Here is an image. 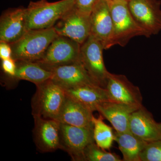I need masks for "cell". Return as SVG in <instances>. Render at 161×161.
<instances>
[{
  "label": "cell",
  "instance_id": "cell-17",
  "mask_svg": "<svg viewBox=\"0 0 161 161\" xmlns=\"http://www.w3.org/2000/svg\"><path fill=\"white\" fill-rule=\"evenodd\" d=\"M93 112L85 106L66 95L57 121L60 123L74 126L93 128Z\"/></svg>",
  "mask_w": 161,
  "mask_h": 161
},
{
  "label": "cell",
  "instance_id": "cell-5",
  "mask_svg": "<svg viewBox=\"0 0 161 161\" xmlns=\"http://www.w3.org/2000/svg\"><path fill=\"white\" fill-rule=\"evenodd\" d=\"M103 49L102 43L90 35L80 44V60L95 83L105 88L110 72L104 63Z\"/></svg>",
  "mask_w": 161,
  "mask_h": 161
},
{
  "label": "cell",
  "instance_id": "cell-22",
  "mask_svg": "<svg viewBox=\"0 0 161 161\" xmlns=\"http://www.w3.org/2000/svg\"><path fill=\"white\" fill-rule=\"evenodd\" d=\"M84 161H122L123 160L114 153L106 152L94 142L90 145L85 151Z\"/></svg>",
  "mask_w": 161,
  "mask_h": 161
},
{
  "label": "cell",
  "instance_id": "cell-1",
  "mask_svg": "<svg viewBox=\"0 0 161 161\" xmlns=\"http://www.w3.org/2000/svg\"><path fill=\"white\" fill-rule=\"evenodd\" d=\"M107 1L113 22L112 47L115 45L125 46L131 39L138 36L150 37V35L132 16L128 2L124 0Z\"/></svg>",
  "mask_w": 161,
  "mask_h": 161
},
{
  "label": "cell",
  "instance_id": "cell-19",
  "mask_svg": "<svg viewBox=\"0 0 161 161\" xmlns=\"http://www.w3.org/2000/svg\"><path fill=\"white\" fill-rule=\"evenodd\" d=\"M114 141L118 144L119 148L125 161H141L142 152L149 142L138 138L130 131L114 133Z\"/></svg>",
  "mask_w": 161,
  "mask_h": 161
},
{
  "label": "cell",
  "instance_id": "cell-3",
  "mask_svg": "<svg viewBox=\"0 0 161 161\" xmlns=\"http://www.w3.org/2000/svg\"><path fill=\"white\" fill-rule=\"evenodd\" d=\"M75 0L50 3L46 0L31 2L26 8L27 30L51 28L73 7Z\"/></svg>",
  "mask_w": 161,
  "mask_h": 161
},
{
  "label": "cell",
  "instance_id": "cell-27",
  "mask_svg": "<svg viewBox=\"0 0 161 161\" xmlns=\"http://www.w3.org/2000/svg\"><path fill=\"white\" fill-rule=\"evenodd\" d=\"M124 1H127V2H129V1H130V0H124Z\"/></svg>",
  "mask_w": 161,
  "mask_h": 161
},
{
  "label": "cell",
  "instance_id": "cell-26",
  "mask_svg": "<svg viewBox=\"0 0 161 161\" xmlns=\"http://www.w3.org/2000/svg\"><path fill=\"white\" fill-rule=\"evenodd\" d=\"M0 58L1 60L12 58V49L10 44L0 41Z\"/></svg>",
  "mask_w": 161,
  "mask_h": 161
},
{
  "label": "cell",
  "instance_id": "cell-14",
  "mask_svg": "<svg viewBox=\"0 0 161 161\" xmlns=\"http://www.w3.org/2000/svg\"><path fill=\"white\" fill-rule=\"evenodd\" d=\"M27 31L26 8H11L3 13L0 18V41L14 43Z\"/></svg>",
  "mask_w": 161,
  "mask_h": 161
},
{
  "label": "cell",
  "instance_id": "cell-28",
  "mask_svg": "<svg viewBox=\"0 0 161 161\" xmlns=\"http://www.w3.org/2000/svg\"><path fill=\"white\" fill-rule=\"evenodd\" d=\"M107 1H109V0H107Z\"/></svg>",
  "mask_w": 161,
  "mask_h": 161
},
{
  "label": "cell",
  "instance_id": "cell-25",
  "mask_svg": "<svg viewBox=\"0 0 161 161\" xmlns=\"http://www.w3.org/2000/svg\"><path fill=\"white\" fill-rule=\"evenodd\" d=\"M2 69L10 78H12L15 74L16 64L15 60L12 58L2 60Z\"/></svg>",
  "mask_w": 161,
  "mask_h": 161
},
{
  "label": "cell",
  "instance_id": "cell-7",
  "mask_svg": "<svg viewBox=\"0 0 161 161\" xmlns=\"http://www.w3.org/2000/svg\"><path fill=\"white\" fill-rule=\"evenodd\" d=\"M80 44L58 35L53 40L43 57L37 63L41 66H55L80 61Z\"/></svg>",
  "mask_w": 161,
  "mask_h": 161
},
{
  "label": "cell",
  "instance_id": "cell-12",
  "mask_svg": "<svg viewBox=\"0 0 161 161\" xmlns=\"http://www.w3.org/2000/svg\"><path fill=\"white\" fill-rule=\"evenodd\" d=\"M110 100L142 107V97L138 87L123 75L109 73L105 87Z\"/></svg>",
  "mask_w": 161,
  "mask_h": 161
},
{
  "label": "cell",
  "instance_id": "cell-18",
  "mask_svg": "<svg viewBox=\"0 0 161 161\" xmlns=\"http://www.w3.org/2000/svg\"><path fill=\"white\" fill-rule=\"evenodd\" d=\"M64 91L68 96L93 112L96 111L98 106L110 101L106 89L96 84L85 85Z\"/></svg>",
  "mask_w": 161,
  "mask_h": 161
},
{
  "label": "cell",
  "instance_id": "cell-8",
  "mask_svg": "<svg viewBox=\"0 0 161 161\" xmlns=\"http://www.w3.org/2000/svg\"><path fill=\"white\" fill-rule=\"evenodd\" d=\"M90 16L73 6L53 27L58 35L67 37L81 44L91 35Z\"/></svg>",
  "mask_w": 161,
  "mask_h": 161
},
{
  "label": "cell",
  "instance_id": "cell-6",
  "mask_svg": "<svg viewBox=\"0 0 161 161\" xmlns=\"http://www.w3.org/2000/svg\"><path fill=\"white\" fill-rule=\"evenodd\" d=\"M60 149L66 151L74 161H84L87 147L95 142L94 128H83L60 123Z\"/></svg>",
  "mask_w": 161,
  "mask_h": 161
},
{
  "label": "cell",
  "instance_id": "cell-11",
  "mask_svg": "<svg viewBox=\"0 0 161 161\" xmlns=\"http://www.w3.org/2000/svg\"><path fill=\"white\" fill-rule=\"evenodd\" d=\"M91 35L102 43L104 49L112 47L113 26L112 15L107 0H99L90 14Z\"/></svg>",
  "mask_w": 161,
  "mask_h": 161
},
{
  "label": "cell",
  "instance_id": "cell-2",
  "mask_svg": "<svg viewBox=\"0 0 161 161\" xmlns=\"http://www.w3.org/2000/svg\"><path fill=\"white\" fill-rule=\"evenodd\" d=\"M58 35L53 27L27 31L20 40L10 44L12 58L15 61H39Z\"/></svg>",
  "mask_w": 161,
  "mask_h": 161
},
{
  "label": "cell",
  "instance_id": "cell-4",
  "mask_svg": "<svg viewBox=\"0 0 161 161\" xmlns=\"http://www.w3.org/2000/svg\"><path fill=\"white\" fill-rule=\"evenodd\" d=\"M36 86L31 100L33 115L58 120L66 98L65 91L51 78Z\"/></svg>",
  "mask_w": 161,
  "mask_h": 161
},
{
  "label": "cell",
  "instance_id": "cell-15",
  "mask_svg": "<svg viewBox=\"0 0 161 161\" xmlns=\"http://www.w3.org/2000/svg\"><path fill=\"white\" fill-rule=\"evenodd\" d=\"M130 131L147 142L161 140V123L156 121L152 115L143 106L131 115Z\"/></svg>",
  "mask_w": 161,
  "mask_h": 161
},
{
  "label": "cell",
  "instance_id": "cell-10",
  "mask_svg": "<svg viewBox=\"0 0 161 161\" xmlns=\"http://www.w3.org/2000/svg\"><path fill=\"white\" fill-rule=\"evenodd\" d=\"M43 68L52 72V80L64 90L90 84H97L80 61Z\"/></svg>",
  "mask_w": 161,
  "mask_h": 161
},
{
  "label": "cell",
  "instance_id": "cell-24",
  "mask_svg": "<svg viewBox=\"0 0 161 161\" xmlns=\"http://www.w3.org/2000/svg\"><path fill=\"white\" fill-rule=\"evenodd\" d=\"M99 0H75L74 7L79 11L90 14Z\"/></svg>",
  "mask_w": 161,
  "mask_h": 161
},
{
  "label": "cell",
  "instance_id": "cell-23",
  "mask_svg": "<svg viewBox=\"0 0 161 161\" xmlns=\"http://www.w3.org/2000/svg\"><path fill=\"white\" fill-rule=\"evenodd\" d=\"M141 161H161V140L149 142L142 152Z\"/></svg>",
  "mask_w": 161,
  "mask_h": 161
},
{
  "label": "cell",
  "instance_id": "cell-13",
  "mask_svg": "<svg viewBox=\"0 0 161 161\" xmlns=\"http://www.w3.org/2000/svg\"><path fill=\"white\" fill-rule=\"evenodd\" d=\"M33 117L34 138L38 150L46 153L60 149V123L54 119Z\"/></svg>",
  "mask_w": 161,
  "mask_h": 161
},
{
  "label": "cell",
  "instance_id": "cell-20",
  "mask_svg": "<svg viewBox=\"0 0 161 161\" xmlns=\"http://www.w3.org/2000/svg\"><path fill=\"white\" fill-rule=\"evenodd\" d=\"M15 61L16 69L13 79L27 80L37 85L52 78V72L37 62L21 60Z\"/></svg>",
  "mask_w": 161,
  "mask_h": 161
},
{
  "label": "cell",
  "instance_id": "cell-21",
  "mask_svg": "<svg viewBox=\"0 0 161 161\" xmlns=\"http://www.w3.org/2000/svg\"><path fill=\"white\" fill-rule=\"evenodd\" d=\"M102 116L98 118L93 117L94 138L95 143L103 150H108L112 147L114 141V134L111 127L103 120Z\"/></svg>",
  "mask_w": 161,
  "mask_h": 161
},
{
  "label": "cell",
  "instance_id": "cell-9",
  "mask_svg": "<svg viewBox=\"0 0 161 161\" xmlns=\"http://www.w3.org/2000/svg\"><path fill=\"white\" fill-rule=\"evenodd\" d=\"M128 4L132 16L150 36L161 31V1L130 0Z\"/></svg>",
  "mask_w": 161,
  "mask_h": 161
},
{
  "label": "cell",
  "instance_id": "cell-16",
  "mask_svg": "<svg viewBox=\"0 0 161 161\" xmlns=\"http://www.w3.org/2000/svg\"><path fill=\"white\" fill-rule=\"evenodd\" d=\"M142 107L118 103L110 100L97 107L96 111L111 123L115 131L124 132L130 131L131 115Z\"/></svg>",
  "mask_w": 161,
  "mask_h": 161
}]
</instances>
